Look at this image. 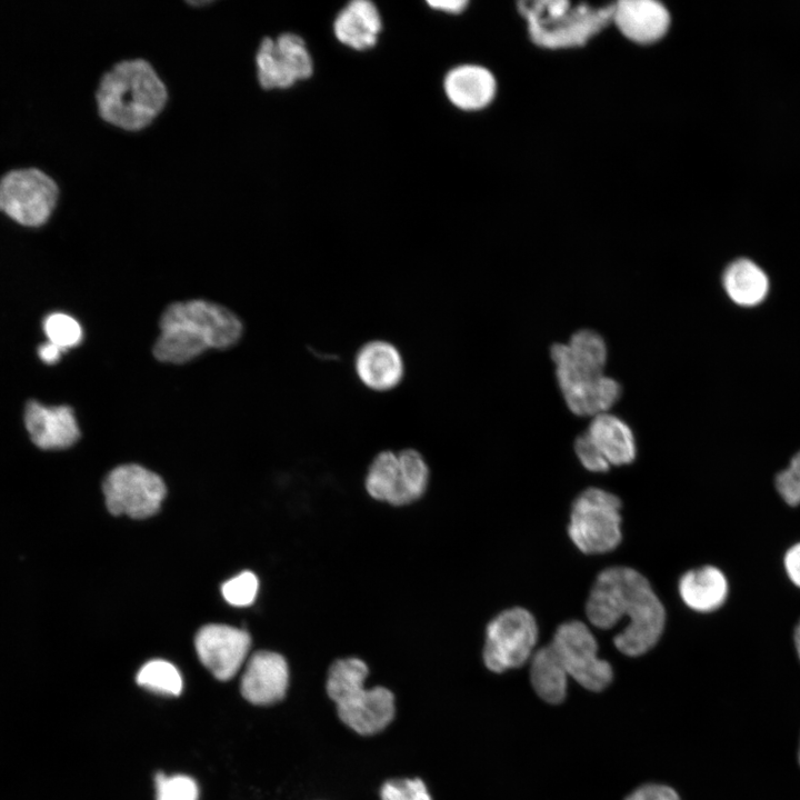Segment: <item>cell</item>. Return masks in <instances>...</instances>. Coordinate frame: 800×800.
<instances>
[{"instance_id":"obj_1","label":"cell","mask_w":800,"mask_h":800,"mask_svg":"<svg viewBox=\"0 0 800 800\" xmlns=\"http://www.w3.org/2000/svg\"><path fill=\"white\" fill-rule=\"evenodd\" d=\"M586 612L594 627L604 630L622 617L629 618L628 626L613 638L617 649L629 657L652 649L666 623V610L649 581L628 567H611L598 574Z\"/></svg>"},{"instance_id":"obj_2","label":"cell","mask_w":800,"mask_h":800,"mask_svg":"<svg viewBox=\"0 0 800 800\" xmlns=\"http://www.w3.org/2000/svg\"><path fill=\"white\" fill-rule=\"evenodd\" d=\"M556 377L569 410L580 417L608 412L621 396V386L604 374L607 346L593 330L574 332L567 343L550 349Z\"/></svg>"},{"instance_id":"obj_3","label":"cell","mask_w":800,"mask_h":800,"mask_svg":"<svg viewBox=\"0 0 800 800\" xmlns=\"http://www.w3.org/2000/svg\"><path fill=\"white\" fill-rule=\"evenodd\" d=\"M152 352L168 363L188 362L208 349H226L241 337V320L228 308L202 299L169 304L160 318Z\"/></svg>"},{"instance_id":"obj_4","label":"cell","mask_w":800,"mask_h":800,"mask_svg":"<svg viewBox=\"0 0 800 800\" xmlns=\"http://www.w3.org/2000/svg\"><path fill=\"white\" fill-rule=\"evenodd\" d=\"M96 101L99 116L127 131L151 124L168 101V91L154 68L144 59L116 63L100 79Z\"/></svg>"},{"instance_id":"obj_5","label":"cell","mask_w":800,"mask_h":800,"mask_svg":"<svg viewBox=\"0 0 800 800\" xmlns=\"http://www.w3.org/2000/svg\"><path fill=\"white\" fill-rule=\"evenodd\" d=\"M369 666L359 657L336 659L329 667L326 690L336 703L340 720L361 736H372L393 720L396 700L382 686L366 687Z\"/></svg>"},{"instance_id":"obj_6","label":"cell","mask_w":800,"mask_h":800,"mask_svg":"<svg viewBox=\"0 0 800 800\" xmlns=\"http://www.w3.org/2000/svg\"><path fill=\"white\" fill-rule=\"evenodd\" d=\"M614 2L533 0L517 3L531 41L544 49L578 48L611 23Z\"/></svg>"},{"instance_id":"obj_7","label":"cell","mask_w":800,"mask_h":800,"mask_svg":"<svg viewBox=\"0 0 800 800\" xmlns=\"http://www.w3.org/2000/svg\"><path fill=\"white\" fill-rule=\"evenodd\" d=\"M430 483V468L413 448L382 450L369 463L363 487L373 501L393 508L409 507L422 499Z\"/></svg>"},{"instance_id":"obj_8","label":"cell","mask_w":800,"mask_h":800,"mask_svg":"<svg viewBox=\"0 0 800 800\" xmlns=\"http://www.w3.org/2000/svg\"><path fill=\"white\" fill-rule=\"evenodd\" d=\"M620 499L599 488L583 490L573 501L568 533L583 553L614 550L621 542Z\"/></svg>"},{"instance_id":"obj_9","label":"cell","mask_w":800,"mask_h":800,"mask_svg":"<svg viewBox=\"0 0 800 800\" xmlns=\"http://www.w3.org/2000/svg\"><path fill=\"white\" fill-rule=\"evenodd\" d=\"M538 626L522 607L504 609L492 617L483 630L482 661L494 673L522 667L533 654Z\"/></svg>"},{"instance_id":"obj_10","label":"cell","mask_w":800,"mask_h":800,"mask_svg":"<svg viewBox=\"0 0 800 800\" xmlns=\"http://www.w3.org/2000/svg\"><path fill=\"white\" fill-rule=\"evenodd\" d=\"M59 198L57 182L37 168L17 169L0 179V211L24 227H40Z\"/></svg>"},{"instance_id":"obj_11","label":"cell","mask_w":800,"mask_h":800,"mask_svg":"<svg viewBox=\"0 0 800 800\" xmlns=\"http://www.w3.org/2000/svg\"><path fill=\"white\" fill-rule=\"evenodd\" d=\"M567 673L590 691H601L612 681L609 662L598 657L597 640L581 621L560 624L550 642Z\"/></svg>"},{"instance_id":"obj_12","label":"cell","mask_w":800,"mask_h":800,"mask_svg":"<svg viewBox=\"0 0 800 800\" xmlns=\"http://www.w3.org/2000/svg\"><path fill=\"white\" fill-rule=\"evenodd\" d=\"M103 493L112 514L143 519L159 510L166 486L154 472L139 464H123L107 476Z\"/></svg>"},{"instance_id":"obj_13","label":"cell","mask_w":800,"mask_h":800,"mask_svg":"<svg viewBox=\"0 0 800 800\" xmlns=\"http://www.w3.org/2000/svg\"><path fill=\"white\" fill-rule=\"evenodd\" d=\"M259 84L263 89H287L313 72V61L304 40L292 32L276 39L266 37L256 53Z\"/></svg>"},{"instance_id":"obj_14","label":"cell","mask_w":800,"mask_h":800,"mask_svg":"<svg viewBox=\"0 0 800 800\" xmlns=\"http://www.w3.org/2000/svg\"><path fill=\"white\" fill-rule=\"evenodd\" d=\"M250 643L248 632L226 624L204 626L194 640L202 664L222 681L231 679L239 671Z\"/></svg>"},{"instance_id":"obj_15","label":"cell","mask_w":800,"mask_h":800,"mask_svg":"<svg viewBox=\"0 0 800 800\" xmlns=\"http://www.w3.org/2000/svg\"><path fill=\"white\" fill-rule=\"evenodd\" d=\"M289 684V667L283 656L259 651L247 662L241 678V693L246 700L268 706L283 699Z\"/></svg>"},{"instance_id":"obj_16","label":"cell","mask_w":800,"mask_h":800,"mask_svg":"<svg viewBox=\"0 0 800 800\" xmlns=\"http://www.w3.org/2000/svg\"><path fill=\"white\" fill-rule=\"evenodd\" d=\"M358 380L369 390L387 392L397 388L404 376L400 350L390 341L374 339L362 344L354 357Z\"/></svg>"},{"instance_id":"obj_17","label":"cell","mask_w":800,"mask_h":800,"mask_svg":"<svg viewBox=\"0 0 800 800\" xmlns=\"http://www.w3.org/2000/svg\"><path fill=\"white\" fill-rule=\"evenodd\" d=\"M671 17L668 9L653 0H622L614 2L612 20L628 40L650 44L666 36Z\"/></svg>"},{"instance_id":"obj_18","label":"cell","mask_w":800,"mask_h":800,"mask_svg":"<svg viewBox=\"0 0 800 800\" xmlns=\"http://www.w3.org/2000/svg\"><path fill=\"white\" fill-rule=\"evenodd\" d=\"M24 421L31 440L41 449H64L80 437L73 410L67 406L47 407L30 401Z\"/></svg>"},{"instance_id":"obj_19","label":"cell","mask_w":800,"mask_h":800,"mask_svg":"<svg viewBox=\"0 0 800 800\" xmlns=\"http://www.w3.org/2000/svg\"><path fill=\"white\" fill-rule=\"evenodd\" d=\"M443 89L448 100L458 109L479 111L493 101L497 80L489 69L466 63L448 71Z\"/></svg>"},{"instance_id":"obj_20","label":"cell","mask_w":800,"mask_h":800,"mask_svg":"<svg viewBox=\"0 0 800 800\" xmlns=\"http://www.w3.org/2000/svg\"><path fill=\"white\" fill-rule=\"evenodd\" d=\"M382 20L376 4L369 0H353L346 4L333 21V33L343 46L364 51L376 46Z\"/></svg>"},{"instance_id":"obj_21","label":"cell","mask_w":800,"mask_h":800,"mask_svg":"<svg viewBox=\"0 0 800 800\" xmlns=\"http://www.w3.org/2000/svg\"><path fill=\"white\" fill-rule=\"evenodd\" d=\"M586 433L610 466L634 460L637 449L630 427L609 411L592 417Z\"/></svg>"},{"instance_id":"obj_22","label":"cell","mask_w":800,"mask_h":800,"mask_svg":"<svg viewBox=\"0 0 800 800\" xmlns=\"http://www.w3.org/2000/svg\"><path fill=\"white\" fill-rule=\"evenodd\" d=\"M678 589L682 601L697 612L719 609L729 591L726 576L712 566L687 571L680 578Z\"/></svg>"},{"instance_id":"obj_23","label":"cell","mask_w":800,"mask_h":800,"mask_svg":"<svg viewBox=\"0 0 800 800\" xmlns=\"http://www.w3.org/2000/svg\"><path fill=\"white\" fill-rule=\"evenodd\" d=\"M722 284L729 298L743 307L762 302L769 289L767 274L753 261L746 258L737 259L726 268Z\"/></svg>"},{"instance_id":"obj_24","label":"cell","mask_w":800,"mask_h":800,"mask_svg":"<svg viewBox=\"0 0 800 800\" xmlns=\"http://www.w3.org/2000/svg\"><path fill=\"white\" fill-rule=\"evenodd\" d=\"M568 673L553 647L549 643L531 657L530 681L536 693L551 704L561 703L567 696Z\"/></svg>"},{"instance_id":"obj_25","label":"cell","mask_w":800,"mask_h":800,"mask_svg":"<svg viewBox=\"0 0 800 800\" xmlns=\"http://www.w3.org/2000/svg\"><path fill=\"white\" fill-rule=\"evenodd\" d=\"M137 683L153 692L166 696H179L182 691V678L170 662L154 659L143 664L136 677Z\"/></svg>"},{"instance_id":"obj_26","label":"cell","mask_w":800,"mask_h":800,"mask_svg":"<svg viewBox=\"0 0 800 800\" xmlns=\"http://www.w3.org/2000/svg\"><path fill=\"white\" fill-rule=\"evenodd\" d=\"M43 330L49 342L62 350L76 347L82 339L80 323L69 314L56 312L46 317Z\"/></svg>"},{"instance_id":"obj_27","label":"cell","mask_w":800,"mask_h":800,"mask_svg":"<svg viewBox=\"0 0 800 800\" xmlns=\"http://www.w3.org/2000/svg\"><path fill=\"white\" fill-rule=\"evenodd\" d=\"M157 800H198L197 782L186 774L166 776L157 773L154 778Z\"/></svg>"},{"instance_id":"obj_28","label":"cell","mask_w":800,"mask_h":800,"mask_svg":"<svg viewBox=\"0 0 800 800\" xmlns=\"http://www.w3.org/2000/svg\"><path fill=\"white\" fill-rule=\"evenodd\" d=\"M258 589L257 577L250 571H243L224 582L221 592L228 603L244 607L254 601Z\"/></svg>"},{"instance_id":"obj_29","label":"cell","mask_w":800,"mask_h":800,"mask_svg":"<svg viewBox=\"0 0 800 800\" xmlns=\"http://www.w3.org/2000/svg\"><path fill=\"white\" fill-rule=\"evenodd\" d=\"M381 800H432L426 783L419 779H391L380 790Z\"/></svg>"},{"instance_id":"obj_30","label":"cell","mask_w":800,"mask_h":800,"mask_svg":"<svg viewBox=\"0 0 800 800\" xmlns=\"http://www.w3.org/2000/svg\"><path fill=\"white\" fill-rule=\"evenodd\" d=\"M774 483L787 504L796 507L800 503V451L793 456L789 467L776 476Z\"/></svg>"},{"instance_id":"obj_31","label":"cell","mask_w":800,"mask_h":800,"mask_svg":"<svg viewBox=\"0 0 800 800\" xmlns=\"http://www.w3.org/2000/svg\"><path fill=\"white\" fill-rule=\"evenodd\" d=\"M574 451L581 464L591 472H606L610 464L597 450L586 431L574 441Z\"/></svg>"},{"instance_id":"obj_32","label":"cell","mask_w":800,"mask_h":800,"mask_svg":"<svg viewBox=\"0 0 800 800\" xmlns=\"http://www.w3.org/2000/svg\"><path fill=\"white\" fill-rule=\"evenodd\" d=\"M626 800H681L678 793L666 784H644L631 792Z\"/></svg>"},{"instance_id":"obj_33","label":"cell","mask_w":800,"mask_h":800,"mask_svg":"<svg viewBox=\"0 0 800 800\" xmlns=\"http://www.w3.org/2000/svg\"><path fill=\"white\" fill-rule=\"evenodd\" d=\"M784 568L789 579L800 588V542L786 552Z\"/></svg>"},{"instance_id":"obj_34","label":"cell","mask_w":800,"mask_h":800,"mask_svg":"<svg viewBox=\"0 0 800 800\" xmlns=\"http://www.w3.org/2000/svg\"><path fill=\"white\" fill-rule=\"evenodd\" d=\"M428 6L433 10L448 14H459L467 9L469 1L467 0H446V1H428Z\"/></svg>"},{"instance_id":"obj_35","label":"cell","mask_w":800,"mask_h":800,"mask_svg":"<svg viewBox=\"0 0 800 800\" xmlns=\"http://www.w3.org/2000/svg\"><path fill=\"white\" fill-rule=\"evenodd\" d=\"M63 351L64 350L58 346L48 341L39 347L38 354L43 362L53 364L60 359L61 352Z\"/></svg>"},{"instance_id":"obj_36","label":"cell","mask_w":800,"mask_h":800,"mask_svg":"<svg viewBox=\"0 0 800 800\" xmlns=\"http://www.w3.org/2000/svg\"><path fill=\"white\" fill-rule=\"evenodd\" d=\"M794 644L798 656L800 658V621L794 629Z\"/></svg>"},{"instance_id":"obj_37","label":"cell","mask_w":800,"mask_h":800,"mask_svg":"<svg viewBox=\"0 0 800 800\" xmlns=\"http://www.w3.org/2000/svg\"><path fill=\"white\" fill-rule=\"evenodd\" d=\"M799 762H800V749H799Z\"/></svg>"}]
</instances>
